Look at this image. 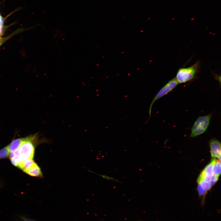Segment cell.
I'll list each match as a JSON object with an SVG mask.
<instances>
[{
    "mask_svg": "<svg viewBox=\"0 0 221 221\" xmlns=\"http://www.w3.org/2000/svg\"><path fill=\"white\" fill-rule=\"evenodd\" d=\"M47 142L45 139H40L38 133L25 137V141L17 149L20 161L17 167L20 168L26 160L33 159L34 154L35 146L42 143Z\"/></svg>",
    "mask_w": 221,
    "mask_h": 221,
    "instance_id": "cell-1",
    "label": "cell"
},
{
    "mask_svg": "<svg viewBox=\"0 0 221 221\" xmlns=\"http://www.w3.org/2000/svg\"><path fill=\"white\" fill-rule=\"evenodd\" d=\"M200 67V62L197 61L190 67L180 68L175 77L178 84L185 83L193 79L199 71Z\"/></svg>",
    "mask_w": 221,
    "mask_h": 221,
    "instance_id": "cell-2",
    "label": "cell"
},
{
    "mask_svg": "<svg viewBox=\"0 0 221 221\" xmlns=\"http://www.w3.org/2000/svg\"><path fill=\"white\" fill-rule=\"evenodd\" d=\"M212 116L210 113L199 117L192 127L190 137H195L204 133L209 126Z\"/></svg>",
    "mask_w": 221,
    "mask_h": 221,
    "instance_id": "cell-3",
    "label": "cell"
},
{
    "mask_svg": "<svg viewBox=\"0 0 221 221\" xmlns=\"http://www.w3.org/2000/svg\"><path fill=\"white\" fill-rule=\"evenodd\" d=\"M178 84L176 78L174 77L169 81L157 93L150 105L149 109V117L145 124L148 122L150 118L152 107L155 101L171 91Z\"/></svg>",
    "mask_w": 221,
    "mask_h": 221,
    "instance_id": "cell-4",
    "label": "cell"
},
{
    "mask_svg": "<svg viewBox=\"0 0 221 221\" xmlns=\"http://www.w3.org/2000/svg\"><path fill=\"white\" fill-rule=\"evenodd\" d=\"M213 161H211L205 168L199 176L197 182L202 180H204L210 182L212 177Z\"/></svg>",
    "mask_w": 221,
    "mask_h": 221,
    "instance_id": "cell-5",
    "label": "cell"
},
{
    "mask_svg": "<svg viewBox=\"0 0 221 221\" xmlns=\"http://www.w3.org/2000/svg\"><path fill=\"white\" fill-rule=\"evenodd\" d=\"M211 155L212 157L218 158L220 161L221 144L215 138L211 139L209 142Z\"/></svg>",
    "mask_w": 221,
    "mask_h": 221,
    "instance_id": "cell-6",
    "label": "cell"
},
{
    "mask_svg": "<svg viewBox=\"0 0 221 221\" xmlns=\"http://www.w3.org/2000/svg\"><path fill=\"white\" fill-rule=\"evenodd\" d=\"M197 190L200 196H204L211 188L210 183L202 180L198 183Z\"/></svg>",
    "mask_w": 221,
    "mask_h": 221,
    "instance_id": "cell-7",
    "label": "cell"
},
{
    "mask_svg": "<svg viewBox=\"0 0 221 221\" xmlns=\"http://www.w3.org/2000/svg\"><path fill=\"white\" fill-rule=\"evenodd\" d=\"M25 172L33 176L41 177L43 176L41 169L35 162Z\"/></svg>",
    "mask_w": 221,
    "mask_h": 221,
    "instance_id": "cell-8",
    "label": "cell"
},
{
    "mask_svg": "<svg viewBox=\"0 0 221 221\" xmlns=\"http://www.w3.org/2000/svg\"><path fill=\"white\" fill-rule=\"evenodd\" d=\"M25 137L13 140L8 146L10 152L14 151L17 149L25 141Z\"/></svg>",
    "mask_w": 221,
    "mask_h": 221,
    "instance_id": "cell-9",
    "label": "cell"
},
{
    "mask_svg": "<svg viewBox=\"0 0 221 221\" xmlns=\"http://www.w3.org/2000/svg\"><path fill=\"white\" fill-rule=\"evenodd\" d=\"M213 161V175L219 177L221 174L220 161L214 158Z\"/></svg>",
    "mask_w": 221,
    "mask_h": 221,
    "instance_id": "cell-10",
    "label": "cell"
},
{
    "mask_svg": "<svg viewBox=\"0 0 221 221\" xmlns=\"http://www.w3.org/2000/svg\"><path fill=\"white\" fill-rule=\"evenodd\" d=\"M35 162L33 159L26 160L23 163L20 169L25 172Z\"/></svg>",
    "mask_w": 221,
    "mask_h": 221,
    "instance_id": "cell-11",
    "label": "cell"
},
{
    "mask_svg": "<svg viewBox=\"0 0 221 221\" xmlns=\"http://www.w3.org/2000/svg\"><path fill=\"white\" fill-rule=\"evenodd\" d=\"M10 153L8 146L3 148L0 150V158L7 157L9 155Z\"/></svg>",
    "mask_w": 221,
    "mask_h": 221,
    "instance_id": "cell-12",
    "label": "cell"
},
{
    "mask_svg": "<svg viewBox=\"0 0 221 221\" xmlns=\"http://www.w3.org/2000/svg\"><path fill=\"white\" fill-rule=\"evenodd\" d=\"M12 164L14 166H17L20 161V157L19 156H14L10 158Z\"/></svg>",
    "mask_w": 221,
    "mask_h": 221,
    "instance_id": "cell-13",
    "label": "cell"
},
{
    "mask_svg": "<svg viewBox=\"0 0 221 221\" xmlns=\"http://www.w3.org/2000/svg\"><path fill=\"white\" fill-rule=\"evenodd\" d=\"M99 175L101 176L103 178L105 179L106 180H112V181H115V182H118L119 183H121L122 184V182L120 181V180H118L117 179H115V178L114 177H110L108 176H107L106 175H101V174H99Z\"/></svg>",
    "mask_w": 221,
    "mask_h": 221,
    "instance_id": "cell-14",
    "label": "cell"
},
{
    "mask_svg": "<svg viewBox=\"0 0 221 221\" xmlns=\"http://www.w3.org/2000/svg\"><path fill=\"white\" fill-rule=\"evenodd\" d=\"M218 178V177L213 175L210 182H209L211 187L217 181Z\"/></svg>",
    "mask_w": 221,
    "mask_h": 221,
    "instance_id": "cell-15",
    "label": "cell"
}]
</instances>
